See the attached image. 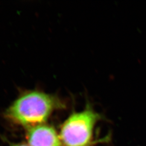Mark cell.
I'll list each match as a JSON object with an SVG mask.
<instances>
[{
    "instance_id": "2",
    "label": "cell",
    "mask_w": 146,
    "mask_h": 146,
    "mask_svg": "<svg viewBox=\"0 0 146 146\" xmlns=\"http://www.w3.org/2000/svg\"><path fill=\"white\" fill-rule=\"evenodd\" d=\"M100 115L90 107L70 115L62 125L60 137L66 146H86L90 142Z\"/></svg>"
},
{
    "instance_id": "4",
    "label": "cell",
    "mask_w": 146,
    "mask_h": 146,
    "mask_svg": "<svg viewBox=\"0 0 146 146\" xmlns=\"http://www.w3.org/2000/svg\"><path fill=\"white\" fill-rule=\"evenodd\" d=\"M13 146H29V145H27L25 143H19V144H16Z\"/></svg>"
},
{
    "instance_id": "3",
    "label": "cell",
    "mask_w": 146,
    "mask_h": 146,
    "mask_svg": "<svg viewBox=\"0 0 146 146\" xmlns=\"http://www.w3.org/2000/svg\"><path fill=\"white\" fill-rule=\"evenodd\" d=\"M27 140L29 146H62L56 130L52 126L43 124L29 128Z\"/></svg>"
},
{
    "instance_id": "1",
    "label": "cell",
    "mask_w": 146,
    "mask_h": 146,
    "mask_svg": "<svg viewBox=\"0 0 146 146\" xmlns=\"http://www.w3.org/2000/svg\"><path fill=\"white\" fill-rule=\"evenodd\" d=\"M64 106L58 96L38 90L25 92L7 108L5 117L15 124L31 128L43 125L52 112Z\"/></svg>"
}]
</instances>
